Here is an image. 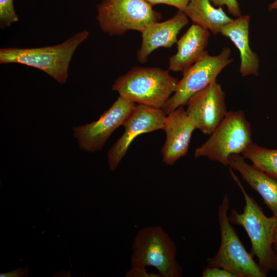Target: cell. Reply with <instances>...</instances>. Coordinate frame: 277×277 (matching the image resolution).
I'll return each mask as SVG.
<instances>
[{
    "instance_id": "9c48e42d",
    "label": "cell",
    "mask_w": 277,
    "mask_h": 277,
    "mask_svg": "<svg viewBox=\"0 0 277 277\" xmlns=\"http://www.w3.org/2000/svg\"><path fill=\"white\" fill-rule=\"evenodd\" d=\"M136 105L131 100L119 95L97 121L74 127L73 135L77 140L80 148L90 152L101 150L113 131L123 125Z\"/></svg>"
},
{
    "instance_id": "8992f818",
    "label": "cell",
    "mask_w": 277,
    "mask_h": 277,
    "mask_svg": "<svg viewBox=\"0 0 277 277\" xmlns=\"http://www.w3.org/2000/svg\"><path fill=\"white\" fill-rule=\"evenodd\" d=\"M96 8L98 25L110 36L123 35L129 30L141 33L162 17L146 0H102Z\"/></svg>"
},
{
    "instance_id": "4316f807",
    "label": "cell",
    "mask_w": 277,
    "mask_h": 277,
    "mask_svg": "<svg viewBox=\"0 0 277 277\" xmlns=\"http://www.w3.org/2000/svg\"><path fill=\"white\" fill-rule=\"evenodd\" d=\"M274 250L276 251L277 253V243H274L273 246Z\"/></svg>"
},
{
    "instance_id": "ffe728a7",
    "label": "cell",
    "mask_w": 277,
    "mask_h": 277,
    "mask_svg": "<svg viewBox=\"0 0 277 277\" xmlns=\"http://www.w3.org/2000/svg\"><path fill=\"white\" fill-rule=\"evenodd\" d=\"M210 1L214 7H220L225 5L228 12L235 17H238L242 15L237 0H210Z\"/></svg>"
},
{
    "instance_id": "7c38bea8",
    "label": "cell",
    "mask_w": 277,
    "mask_h": 277,
    "mask_svg": "<svg viewBox=\"0 0 277 277\" xmlns=\"http://www.w3.org/2000/svg\"><path fill=\"white\" fill-rule=\"evenodd\" d=\"M195 129L183 106L166 115L163 129L166 140L161 149L162 161L165 164L172 165L187 154Z\"/></svg>"
},
{
    "instance_id": "30bf717a",
    "label": "cell",
    "mask_w": 277,
    "mask_h": 277,
    "mask_svg": "<svg viewBox=\"0 0 277 277\" xmlns=\"http://www.w3.org/2000/svg\"><path fill=\"white\" fill-rule=\"evenodd\" d=\"M166 115L162 109L137 104L124 122V132L108 152L110 170H115L138 135L163 129Z\"/></svg>"
},
{
    "instance_id": "5b68a950",
    "label": "cell",
    "mask_w": 277,
    "mask_h": 277,
    "mask_svg": "<svg viewBox=\"0 0 277 277\" xmlns=\"http://www.w3.org/2000/svg\"><path fill=\"white\" fill-rule=\"evenodd\" d=\"M229 200L227 193L218 207L217 220L221 234V243L217 253L207 258L208 267H216L227 270L235 277H266L267 275L260 267L250 252L245 249L230 223L228 211Z\"/></svg>"
},
{
    "instance_id": "5bb4252c",
    "label": "cell",
    "mask_w": 277,
    "mask_h": 277,
    "mask_svg": "<svg viewBox=\"0 0 277 277\" xmlns=\"http://www.w3.org/2000/svg\"><path fill=\"white\" fill-rule=\"evenodd\" d=\"M210 31L192 24L177 40V52L170 56L168 70L182 73L196 63L207 51Z\"/></svg>"
},
{
    "instance_id": "d6986e66",
    "label": "cell",
    "mask_w": 277,
    "mask_h": 277,
    "mask_svg": "<svg viewBox=\"0 0 277 277\" xmlns=\"http://www.w3.org/2000/svg\"><path fill=\"white\" fill-rule=\"evenodd\" d=\"M18 21L13 0H0V26L2 29L9 27Z\"/></svg>"
},
{
    "instance_id": "4fadbf2b",
    "label": "cell",
    "mask_w": 277,
    "mask_h": 277,
    "mask_svg": "<svg viewBox=\"0 0 277 277\" xmlns=\"http://www.w3.org/2000/svg\"><path fill=\"white\" fill-rule=\"evenodd\" d=\"M189 18L184 11H179L172 17L154 23L142 32V43L136 52L137 61L145 63L149 55L161 48H171L177 41L180 31L189 23Z\"/></svg>"
},
{
    "instance_id": "52a82bcc",
    "label": "cell",
    "mask_w": 277,
    "mask_h": 277,
    "mask_svg": "<svg viewBox=\"0 0 277 277\" xmlns=\"http://www.w3.org/2000/svg\"><path fill=\"white\" fill-rule=\"evenodd\" d=\"M252 142L250 124L244 111H228L209 138L195 149L194 155L206 156L227 166L230 155L241 154Z\"/></svg>"
},
{
    "instance_id": "277c9868",
    "label": "cell",
    "mask_w": 277,
    "mask_h": 277,
    "mask_svg": "<svg viewBox=\"0 0 277 277\" xmlns=\"http://www.w3.org/2000/svg\"><path fill=\"white\" fill-rule=\"evenodd\" d=\"M132 249L130 267H153L160 277L183 275V269L176 261V245L161 226H148L138 231Z\"/></svg>"
},
{
    "instance_id": "603a6c76",
    "label": "cell",
    "mask_w": 277,
    "mask_h": 277,
    "mask_svg": "<svg viewBox=\"0 0 277 277\" xmlns=\"http://www.w3.org/2000/svg\"><path fill=\"white\" fill-rule=\"evenodd\" d=\"M126 277H160L158 273H148L146 268L132 267L127 271L125 274Z\"/></svg>"
},
{
    "instance_id": "ac0fdd59",
    "label": "cell",
    "mask_w": 277,
    "mask_h": 277,
    "mask_svg": "<svg viewBox=\"0 0 277 277\" xmlns=\"http://www.w3.org/2000/svg\"><path fill=\"white\" fill-rule=\"evenodd\" d=\"M241 154L256 168L277 180V149H268L252 142Z\"/></svg>"
},
{
    "instance_id": "8fae6325",
    "label": "cell",
    "mask_w": 277,
    "mask_h": 277,
    "mask_svg": "<svg viewBox=\"0 0 277 277\" xmlns=\"http://www.w3.org/2000/svg\"><path fill=\"white\" fill-rule=\"evenodd\" d=\"M226 94L214 81L188 101L186 109L196 129L210 135L226 116Z\"/></svg>"
},
{
    "instance_id": "cb8c5ba5",
    "label": "cell",
    "mask_w": 277,
    "mask_h": 277,
    "mask_svg": "<svg viewBox=\"0 0 277 277\" xmlns=\"http://www.w3.org/2000/svg\"><path fill=\"white\" fill-rule=\"evenodd\" d=\"M29 270L27 268H17L10 272L1 273V277H25L29 274Z\"/></svg>"
},
{
    "instance_id": "44dd1931",
    "label": "cell",
    "mask_w": 277,
    "mask_h": 277,
    "mask_svg": "<svg viewBox=\"0 0 277 277\" xmlns=\"http://www.w3.org/2000/svg\"><path fill=\"white\" fill-rule=\"evenodd\" d=\"M202 277H235L226 269L216 267H205L202 273Z\"/></svg>"
},
{
    "instance_id": "d4e9b609",
    "label": "cell",
    "mask_w": 277,
    "mask_h": 277,
    "mask_svg": "<svg viewBox=\"0 0 277 277\" xmlns=\"http://www.w3.org/2000/svg\"><path fill=\"white\" fill-rule=\"evenodd\" d=\"M274 9H277V0L269 5L268 10L271 11Z\"/></svg>"
},
{
    "instance_id": "ba28073f",
    "label": "cell",
    "mask_w": 277,
    "mask_h": 277,
    "mask_svg": "<svg viewBox=\"0 0 277 277\" xmlns=\"http://www.w3.org/2000/svg\"><path fill=\"white\" fill-rule=\"evenodd\" d=\"M231 53L228 47H224L215 56L209 55L206 51L196 63L184 71L176 91L162 108L165 114L186 105L193 95L216 80L222 70L233 61L230 57Z\"/></svg>"
},
{
    "instance_id": "484cf974",
    "label": "cell",
    "mask_w": 277,
    "mask_h": 277,
    "mask_svg": "<svg viewBox=\"0 0 277 277\" xmlns=\"http://www.w3.org/2000/svg\"><path fill=\"white\" fill-rule=\"evenodd\" d=\"M273 244L274 243H277V227L275 229L274 235H273Z\"/></svg>"
},
{
    "instance_id": "e0dca14e",
    "label": "cell",
    "mask_w": 277,
    "mask_h": 277,
    "mask_svg": "<svg viewBox=\"0 0 277 277\" xmlns=\"http://www.w3.org/2000/svg\"><path fill=\"white\" fill-rule=\"evenodd\" d=\"M193 24L211 31L214 35L220 33L222 26L233 19L222 8H215L210 0H189L184 11Z\"/></svg>"
},
{
    "instance_id": "2e32d148",
    "label": "cell",
    "mask_w": 277,
    "mask_h": 277,
    "mask_svg": "<svg viewBox=\"0 0 277 277\" xmlns=\"http://www.w3.org/2000/svg\"><path fill=\"white\" fill-rule=\"evenodd\" d=\"M250 21L249 15H241L222 26L220 32L229 38L238 49L241 58L240 72L242 76L259 74V56L249 46Z\"/></svg>"
},
{
    "instance_id": "7a4b0ae2",
    "label": "cell",
    "mask_w": 277,
    "mask_h": 277,
    "mask_svg": "<svg viewBox=\"0 0 277 277\" xmlns=\"http://www.w3.org/2000/svg\"><path fill=\"white\" fill-rule=\"evenodd\" d=\"M89 35L87 30L78 32L54 46L37 48L9 47L0 49V64L17 63L38 69L58 83L67 80L72 55Z\"/></svg>"
},
{
    "instance_id": "3957f363",
    "label": "cell",
    "mask_w": 277,
    "mask_h": 277,
    "mask_svg": "<svg viewBox=\"0 0 277 277\" xmlns=\"http://www.w3.org/2000/svg\"><path fill=\"white\" fill-rule=\"evenodd\" d=\"M177 78L159 67H133L118 77L113 91L137 104L162 109L176 91Z\"/></svg>"
},
{
    "instance_id": "7402d4cb",
    "label": "cell",
    "mask_w": 277,
    "mask_h": 277,
    "mask_svg": "<svg viewBox=\"0 0 277 277\" xmlns=\"http://www.w3.org/2000/svg\"><path fill=\"white\" fill-rule=\"evenodd\" d=\"M151 5L163 4L176 8L179 11H184L189 0H146Z\"/></svg>"
},
{
    "instance_id": "6da1fadb",
    "label": "cell",
    "mask_w": 277,
    "mask_h": 277,
    "mask_svg": "<svg viewBox=\"0 0 277 277\" xmlns=\"http://www.w3.org/2000/svg\"><path fill=\"white\" fill-rule=\"evenodd\" d=\"M229 172L243 195L245 205L242 213L232 209L228 216L229 220L232 224L242 226L247 232L251 245L250 253L258 259L261 268L266 274L270 271H276L277 253L273 247V239L277 227V219L265 214L230 167Z\"/></svg>"
},
{
    "instance_id": "9a60e30c",
    "label": "cell",
    "mask_w": 277,
    "mask_h": 277,
    "mask_svg": "<svg viewBox=\"0 0 277 277\" xmlns=\"http://www.w3.org/2000/svg\"><path fill=\"white\" fill-rule=\"evenodd\" d=\"M228 166L240 173L243 180L261 195L272 216L277 219V180L248 164L240 154L230 155Z\"/></svg>"
}]
</instances>
